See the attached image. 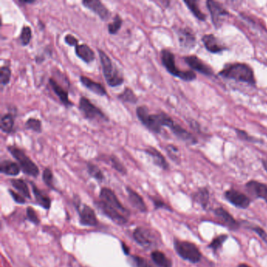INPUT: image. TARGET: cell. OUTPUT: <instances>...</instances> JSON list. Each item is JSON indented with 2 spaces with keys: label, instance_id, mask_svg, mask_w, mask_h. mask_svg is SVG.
<instances>
[{
  "label": "cell",
  "instance_id": "6da1fadb",
  "mask_svg": "<svg viewBox=\"0 0 267 267\" xmlns=\"http://www.w3.org/2000/svg\"><path fill=\"white\" fill-rule=\"evenodd\" d=\"M136 114L138 119L147 129L155 134H160L163 127L171 128L175 121L166 113L150 114L149 109L147 106L141 105L136 109Z\"/></svg>",
  "mask_w": 267,
  "mask_h": 267
},
{
  "label": "cell",
  "instance_id": "7a4b0ae2",
  "mask_svg": "<svg viewBox=\"0 0 267 267\" xmlns=\"http://www.w3.org/2000/svg\"><path fill=\"white\" fill-rule=\"evenodd\" d=\"M219 75L226 79H233L237 82L255 85L254 72L251 67L243 63L229 64L219 72Z\"/></svg>",
  "mask_w": 267,
  "mask_h": 267
},
{
  "label": "cell",
  "instance_id": "3957f363",
  "mask_svg": "<svg viewBox=\"0 0 267 267\" xmlns=\"http://www.w3.org/2000/svg\"><path fill=\"white\" fill-rule=\"evenodd\" d=\"M99 57H100V64L102 71L106 82L110 87L115 88L121 86L125 79L122 76L118 68L114 65L110 57L106 54L103 50H97Z\"/></svg>",
  "mask_w": 267,
  "mask_h": 267
},
{
  "label": "cell",
  "instance_id": "277c9868",
  "mask_svg": "<svg viewBox=\"0 0 267 267\" xmlns=\"http://www.w3.org/2000/svg\"><path fill=\"white\" fill-rule=\"evenodd\" d=\"M7 149L11 156L18 162L25 174L35 178L40 175V169L37 165L28 156L24 150L15 145H8Z\"/></svg>",
  "mask_w": 267,
  "mask_h": 267
},
{
  "label": "cell",
  "instance_id": "5b68a950",
  "mask_svg": "<svg viewBox=\"0 0 267 267\" xmlns=\"http://www.w3.org/2000/svg\"><path fill=\"white\" fill-rule=\"evenodd\" d=\"M161 61L162 65L166 68L168 72L173 76L177 77L182 80L190 81L196 79V75L192 71H180L177 67L175 55L171 51L167 49H163L161 51Z\"/></svg>",
  "mask_w": 267,
  "mask_h": 267
},
{
  "label": "cell",
  "instance_id": "8992f818",
  "mask_svg": "<svg viewBox=\"0 0 267 267\" xmlns=\"http://www.w3.org/2000/svg\"><path fill=\"white\" fill-rule=\"evenodd\" d=\"M173 245L177 255L187 262L193 264L198 263L202 258L199 247L194 243L175 238Z\"/></svg>",
  "mask_w": 267,
  "mask_h": 267
},
{
  "label": "cell",
  "instance_id": "52a82bcc",
  "mask_svg": "<svg viewBox=\"0 0 267 267\" xmlns=\"http://www.w3.org/2000/svg\"><path fill=\"white\" fill-rule=\"evenodd\" d=\"M132 236L136 242L145 249H152L157 247L161 241L160 237L157 235V232L142 226L137 228Z\"/></svg>",
  "mask_w": 267,
  "mask_h": 267
},
{
  "label": "cell",
  "instance_id": "ba28073f",
  "mask_svg": "<svg viewBox=\"0 0 267 267\" xmlns=\"http://www.w3.org/2000/svg\"><path fill=\"white\" fill-rule=\"evenodd\" d=\"M79 110L84 118L89 121H108V117L101 109L92 103L86 96H81L79 100Z\"/></svg>",
  "mask_w": 267,
  "mask_h": 267
},
{
  "label": "cell",
  "instance_id": "9c48e42d",
  "mask_svg": "<svg viewBox=\"0 0 267 267\" xmlns=\"http://www.w3.org/2000/svg\"><path fill=\"white\" fill-rule=\"evenodd\" d=\"M223 196L229 203L239 209H247L251 205V198L244 193L234 189H230L225 191Z\"/></svg>",
  "mask_w": 267,
  "mask_h": 267
},
{
  "label": "cell",
  "instance_id": "30bf717a",
  "mask_svg": "<svg viewBox=\"0 0 267 267\" xmlns=\"http://www.w3.org/2000/svg\"><path fill=\"white\" fill-rule=\"evenodd\" d=\"M100 200L103 201V203L108 206L111 207L115 210L125 215L127 217L129 216V212L127 210L125 207L123 206L122 204L120 202L119 200L118 199L116 194H114V191L111 189L107 188V187H103L100 190Z\"/></svg>",
  "mask_w": 267,
  "mask_h": 267
},
{
  "label": "cell",
  "instance_id": "8fae6325",
  "mask_svg": "<svg viewBox=\"0 0 267 267\" xmlns=\"http://www.w3.org/2000/svg\"><path fill=\"white\" fill-rule=\"evenodd\" d=\"M214 215L217 218L221 224L227 227L231 231H237L241 226V223L234 219L230 212L223 207H219L214 210Z\"/></svg>",
  "mask_w": 267,
  "mask_h": 267
},
{
  "label": "cell",
  "instance_id": "7c38bea8",
  "mask_svg": "<svg viewBox=\"0 0 267 267\" xmlns=\"http://www.w3.org/2000/svg\"><path fill=\"white\" fill-rule=\"evenodd\" d=\"M82 4L84 8L94 13L103 22H106L110 18V11L100 0H83Z\"/></svg>",
  "mask_w": 267,
  "mask_h": 267
},
{
  "label": "cell",
  "instance_id": "4fadbf2b",
  "mask_svg": "<svg viewBox=\"0 0 267 267\" xmlns=\"http://www.w3.org/2000/svg\"><path fill=\"white\" fill-rule=\"evenodd\" d=\"M49 85L64 107H67V108L73 107L74 103L70 100L69 96H68L69 93H68V88L61 86L58 81L53 77L49 79Z\"/></svg>",
  "mask_w": 267,
  "mask_h": 267
},
{
  "label": "cell",
  "instance_id": "5bb4252c",
  "mask_svg": "<svg viewBox=\"0 0 267 267\" xmlns=\"http://www.w3.org/2000/svg\"><path fill=\"white\" fill-rule=\"evenodd\" d=\"M96 205L107 217L114 222L116 224L125 225L128 222V217H127L125 215H123L122 213L118 212V211L115 210L111 207L106 205L105 203H103V201H100V200L96 202Z\"/></svg>",
  "mask_w": 267,
  "mask_h": 267
},
{
  "label": "cell",
  "instance_id": "9a60e30c",
  "mask_svg": "<svg viewBox=\"0 0 267 267\" xmlns=\"http://www.w3.org/2000/svg\"><path fill=\"white\" fill-rule=\"evenodd\" d=\"M246 191L257 199H262L267 204V185L266 184L256 181L250 180L245 184Z\"/></svg>",
  "mask_w": 267,
  "mask_h": 267
},
{
  "label": "cell",
  "instance_id": "2e32d148",
  "mask_svg": "<svg viewBox=\"0 0 267 267\" xmlns=\"http://www.w3.org/2000/svg\"><path fill=\"white\" fill-rule=\"evenodd\" d=\"M207 7H208V11H210L214 25H216V28L220 27L223 22L222 19L228 16L229 13L219 3L212 1V0H208L207 2Z\"/></svg>",
  "mask_w": 267,
  "mask_h": 267
},
{
  "label": "cell",
  "instance_id": "e0dca14e",
  "mask_svg": "<svg viewBox=\"0 0 267 267\" xmlns=\"http://www.w3.org/2000/svg\"><path fill=\"white\" fill-rule=\"evenodd\" d=\"M79 213V222L82 226H96L98 224V219L93 208L86 205H82L78 208Z\"/></svg>",
  "mask_w": 267,
  "mask_h": 267
},
{
  "label": "cell",
  "instance_id": "ac0fdd59",
  "mask_svg": "<svg viewBox=\"0 0 267 267\" xmlns=\"http://www.w3.org/2000/svg\"><path fill=\"white\" fill-rule=\"evenodd\" d=\"M184 60L190 68L198 71L200 73L205 75H212L213 74L212 68L208 66L196 56H187L184 57Z\"/></svg>",
  "mask_w": 267,
  "mask_h": 267
},
{
  "label": "cell",
  "instance_id": "d6986e66",
  "mask_svg": "<svg viewBox=\"0 0 267 267\" xmlns=\"http://www.w3.org/2000/svg\"><path fill=\"white\" fill-rule=\"evenodd\" d=\"M79 81H80L81 84L84 87L92 92V93H94V94L99 96H107V90H106L105 87L101 83L95 82L89 77L85 76V75H80Z\"/></svg>",
  "mask_w": 267,
  "mask_h": 267
},
{
  "label": "cell",
  "instance_id": "ffe728a7",
  "mask_svg": "<svg viewBox=\"0 0 267 267\" xmlns=\"http://www.w3.org/2000/svg\"><path fill=\"white\" fill-rule=\"evenodd\" d=\"M143 152L152 158V162L155 166L163 169V170H168L169 169V165L166 161V158L159 152V150L156 149L154 147L149 146L145 148V150H143Z\"/></svg>",
  "mask_w": 267,
  "mask_h": 267
},
{
  "label": "cell",
  "instance_id": "44dd1931",
  "mask_svg": "<svg viewBox=\"0 0 267 267\" xmlns=\"http://www.w3.org/2000/svg\"><path fill=\"white\" fill-rule=\"evenodd\" d=\"M177 35H178L179 43L183 48L190 50L195 46L196 40L191 29L187 28L180 29L177 31Z\"/></svg>",
  "mask_w": 267,
  "mask_h": 267
},
{
  "label": "cell",
  "instance_id": "7402d4cb",
  "mask_svg": "<svg viewBox=\"0 0 267 267\" xmlns=\"http://www.w3.org/2000/svg\"><path fill=\"white\" fill-rule=\"evenodd\" d=\"M75 54L78 58L87 64H91L96 60L94 51L86 43L77 45L75 47Z\"/></svg>",
  "mask_w": 267,
  "mask_h": 267
},
{
  "label": "cell",
  "instance_id": "603a6c76",
  "mask_svg": "<svg viewBox=\"0 0 267 267\" xmlns=\"http://www.w3.org/2000/svg\"><path fill=\"white\" fill-rule=\"evenodd\" d=\"M191 198L194 203L198 204L202 209L205 210L210 201V193L207 187H201L191 195Z\"/></svg>",
  "mask_w": 267,
  "mask_h": 267
},
{
  "label": "cell",
  "instance_id": "cb8c5ba5",
  "mask_svg": "<svg viewBox=\"0 0 267 267\" xmlns=\"http://www.w3.org/2000/svg\"><path fill=\"white\" fill-rule=\"evenodd\" d=\"M170 129L172 130V132L174 134L176 137H177L178 139L181 140V141H184V142L187 143L188 145H195L198 141L195 139L194 136L192 134H190L188 131L185 129V128H183V127L180 126V125L175 123L174 125H173Z\"/></svg>",
  "mask_w": 267,
  "mask_h": 267
},
{
  "label": "cell",
  "instance_id": "d4e9b609",
  "mask_svg": "<svg viewBox=\"0 0 267 267\" xmlns=\"http://www.w3.org/2000/svg\"><path fill=\"white\" fill-rule=\"evenodd\" d=\"M126 191L128 193V200H129L130 203L132 204V206L137 208L140 212H146L148 211V207L143 200L142 197L131 187H126Z\"/></svg>",
  "mask_w": 267,
  "mask_h": 267
},
{
  "label": "cell",
  "instance_id": "484cf974",
  "mask_svg": "<svg viewBox=\"0 0 267 267\" xmlns=\"http://www.w3.org/2000/svg\"><path fill=\"white\" fill-rule=\"evenodd\" d=\"M21 167L18 163L11 160H4L0 163V172L3 174L16 177L21 173Z\"/></svg>",
  "mask_w": 267,
  "mask_h": 267
},
{
  "label": "cell",
  "instance_id": "4316f807",
  "mask_svg": "<svg viewBox=\"0 0 267 267\" xmlns=\"http://www.w3.org/2000/svg\"><path fill=\"white\" fill-rule=\"evenodd\" d=\"M32 187V192L34 194L35 198H36V202L38 205L44 208L45 209L49 210L51 206V200L47 196V194H45L43 191H42L40 188L36 187L34 183L31 182Z\"/></svg>",
  "mask_w": 267,
  "mask_h": 267
},
{
  "label": "cell",
  "instance_id": "83f0119b",
  "mask_svg": "<svg viewBox=\"0 0 267 267\" xmlns=\"http://www.w3.org/2000/svg\"><path fill=\"white\" fill-rule=\"evenodd\" d=\"M202 42L205 45V48L213 54L219 53L224 50L223 46L219 43L216 36L213 35H205L202 38Z\"/></svg>",
  "mask_w": 267,
  "mask_h": 267
},
{
  "label": "cell",
  "instance_id": "f1b7e54d",
  "mask_svg": "<svg viewBox=\"0 0 267 267\" xmlns=\"http://www.w3.org/2000/svg\"><path fill=\"white\" fill-rule=\"evenodd\" d=\"M15 117L12 113H8L2 116L0 120V129L4 134H11L15 128Z\"/></svg>",
  "mask_w": 267,
  "mask_h": 267
},
{
  "label": "cell",
  "instance_id": "f546056e",
  "mask_svg": "<svg viewBox=\"0 0 267 267\" xmlns=\"http://www.w3.org/2000/svg\"><path fill=\"white\" fill-rule=\"evenodd\" d=\"M152 261L159 267H173V262L166 254L159 250H155L151 254Z\"/></svg>",
  "mask_w": 267,
  "mask_h": 267
},
{
  "label": "cell",
  "instance_id": "4dcf8cb0",
  "mask_svg": "<svg viewBox=\"0 0 267 267\" xmlns=\"http://www.w3.org/2000/svg\"><path fill=\"white\" fill-rule=\"evenodd\" d=\"M117 98L123 103L137 104L138 103V96L131 88L125 87L121 93L117 95Z\"/></svg>",
  "mask_w": 267,
  "mask_h": 267
},
{
  "label": "cell",
  "instance_id": "1f68e13d",
  "mask_svg": "<svg viewBox=\"0 0 267 267\" xmlns=\"http://www.w3.org/2000/svg\"><path fill=\"white\" fill-rule=\"evenodd\" d=\"M11 183L13 187L16 189L17 191L20 192L25 198H31L29 186L25 180L22 179H13L11 180Z\"/></svg>",
  "mask_w": 267,
  "mask_h": 267
},
{
  "label": "cell",
  "instance_id": "d6a6232c",
  "mask_svg": "<svg viewBox=\"0 0 267 267\" xmlns=\"http://www.w3.org/2000/svg\"><path fill=\"white\" fill-rule=\"evenodd\" d=\"M86 166H87L88 174L91 177H93V178L99 182H102L104 180L105 177H104L103 172L101 171V169L98 166L93 164L92 162H87Z\"/></svg>",
  "mask_w": 267,
  "mask_h": 267
},
{
  "label": "cell",
  "instance_id": "836d02e7",
  "mask_svg": "<svg viewBox=\"0 0 267 267\" xmlns=\"http://www.w3.org/2000/svg\"><path fill=\"white\" fill-rule=\"evenodd\" d=\"M25 128L28 130H32L36 134H42L43 132V123L39 118H28L25 121Z\"/></svg>",
  "mask_w": 267,
  "mask_h": 267
},
{
  "label": "cell",
  "instance_id": "e575fe53",
  "mask_svg": "<svg viewBox=\"0 0 267 267\" xmlns=\"http://www.w3.org/2000/svg\"><path fill=\"white\" fill-rule=\"evenodd\" d=\"M184 4L187 5L188 9L193 13V15L196 17L198 19L201 21L205 20L206 17H205L203 13L201 12L197 1H195V0H185Z\"/></svg>",
  "mask_w": 267,
  "mask_h": 267
},
{
  "label": "cell",
  "instance_id": "d590c367",
  "mask_svg": "<svg viewBox=\"0 0 267 267\" xmlns=\"http://www.w3.org/2000/svg\"><path fill=\"white\" fill-rule=\"evenodd\" d=\"M112 22L108 24L107 25V32H108L110 35H117L121 29V26H122L123 20L121 17L118 14L114 15V18H113Z\"/></svg>",
  "mask_w": 267,
  "mask_h": 267
},
{
  "label": "cell",
  "instance_id": "8d00e7d4",
  "mask_svg": "<svg viewBox=\"0 0 267 267\" xmlns=\"http://www.w3.org/2000/svg\"><path fill=\"white\" fill-rule=\"evenodd\" d=\"M229 238V236L226 233L224 234H219L217 237H215L213 240H212V242L208 244V248H210L211 250L216 253L221 247H223L224 243L226 242L227 239Z\"/></svg>",
  "mask_w": 267,
  "mask_h": 267
},
{
  "label": "cell",
  "instance_id": "74e56055",
  "mask_svg": "<svg viewBox=\"0 0 267 267\" xmlns=\"http://www.w3.org/2000/svg\"><path fill=\"white\" fill-rule=\"evenodd\" d=\"M32 29L29 26L25 25V26L22 27L20 36H19V40H20V43L22 47H27V46H29V43L32 41Z\"/></svg>",
  "mask_w": 267,
  "mask_h": 267
},
{
  "label": "cell",
  "instance_id": "f35d334b",
  "mask_svg": "<svg viewBox=\"0 0 267 267\" xmlns=\"http://www.w3.org/2000/svg\"><path fill=\"white\" fill-rule=\"evenodd\" d=\"M109 161H110L111 167L118 172V173H121L123 176L127 174V169L124 165L122 164V162L119 160L116 155H111L109 158Z\"/></svg>",
  "mask_w": 267,
  "mask_h": 267
},
{
  "label": "cell",
  "instance_id": "ab89813d",
  "mask_svg": "<svg viewBox=\"0 0 267 267\" xmlns=\"http://www.w3.org/2000/svg\"><path fill=\"white\" fill-rule=\"evenodd\" d=\"M11 75H12V71L9 66H2L0 68V83L2 88L8 86L11 82Z\"/></svg>",
  "mask_w": 267,
  "mask_h": 267
},
{
  "label": "cell",
  "instance_id": "60d3db41",
  "mask_svg": "<svg viewBox=\"0 0 267 267\" xmlns=\"http://www.w3.org/2000/svg\"><path fill=\"white\" fill-rule=\"evenodd\" d=\"M245 227L251 231L255 232L257 235L263 240L265 244H267V232L264 230L263 228L261 226H257V225L251 224V223H245Z\"/></svg>",
  "mask_w": 267,
  "mask_h": 267
},
{
  "label": "cell",
  "instance_id": "b9f144b4",
  "mask_svg": "<svg viewBox=\"0 0 267 267\" xmlns=\"http://www.w3.org/2000/svg\"><path fill=\"white\" fill-rule=\"evenodd\" d=\"M131 258L134 267H159L156 264L150 262L147 258H143L139 255H132Z\"/></svg>",
  "mask_w": 267,
  "mask_h": 267
},
{
  "label": "cell",
  "instance_id": "7bdbcfd3",
  "mask_svg": "<svg viewBox=\"0 0 267 267\" xmlns=\"http://www.w3.org/2000/svg\"><path fill=\"white\" fill-rule=\"evenodd\" d=\"M54 174H53L51 169L50 168H46L43 170V180L45 184L52 190H56L55 187H54Z\"/></svg>",
  "mask_w": 267,
  "mask_h": 267
},
{
  "label": "cell",
  "instance_id": "ee69618b",
  "mask_svg": "<svg viewBox=\"0 0 267 267\" xmlns=\"http://www.w3.org/2000/svg\"><path fill=\"white\" fill-rule=\"evenodd\" d=\"M166 152L172 160L174 161L175 162H177V163L180 162V152H179V149L177 147L173 145H168L166 147Z\"/></svg>",
  "mask_w": 267,
  "mask_h": 267
},
{
  "label": "cell",
  "instance_id": "f6af8a7d",
  "mask_svg": "<svg viewBox=\"0 0 267 267\" xmlns=\"http://www.w3.org/2000/svg\"><path fill=\"white\" fill-rule=\"evenodd\" d=\"M26 215H27V219L30 222H32V223L38 225L40 223L37 213H36L34 208H32V207H28L27 210H26Z\"/></svg>",
  "mask_w": 267,
  "mask_h": 267
},
{
  "label": "cell",
  "instance_id": "bcb514c9",
  "mask_svg": "<svg viewBox=\"0 0 267 267\" xmlns=\"http://www.w3.org/2000/svg\"><path fill=\"white\" fill-rule=\"evenodd\" d=\"M64 41L69 47H75L77 45H79V40L73 35L71 34L65 35L64 38Z\"/></svg>",
  "mask_w": 267,
  "mask_h": 267
},
{
  "label": "cell",
  "instance_id": "7dc6e473",
  "mask_svg": "<svg viewBox=\"0 0 267 267\" xmlns=\"http://www.w3.org/2000/svg\"><path fill=\"white\" fill-rule=\"evenodd\" d=\"M9 192L13 199L15 200V202L21 204V205H23V204L25 203V197H22V195L15 192V191H12V190H9Z\"/></svg>",
  "mask_w": 267,
  "mask_h": 267
},
{
  "label": "cell",
  "instance_id": "c3c4849f",
  "mask_svg": "<svg viewBox=\"0 0 267 267\" xmlns=\"http://www.w3.org/2000/svg\"><path fill=\"white\" fill-rule=\"evenodd\" d=\"M154 205L156 208H166V209H170L169 206L165 203L164 201L162 200L153 199Z\"/></svg>",
  "mask_w": 267,
  "mask_h": 267
},
{
  "label": "cell",
  "instance_id": "681fc988",
  "mask_svg": "<svg viewBox=\"0 0 267 267\" xmlns=\"http://www.w3.org/2000/svg\"><path fill=\"white\" fill-rule=\"evenodd\" d=\"M46 56H45V54H40V55H36V57H35V61H36V64H42V63L43 62V61L46 60Z\"/></svg>",
  "mask_w": 267,
  "mask_h": 267
},
{
  "label": "cell",
  "instance_id": "f907efd6",
  "mask_svg": "<svg viewBox=\"0 0 267 267\" xmlns=\"http://www.w3.org/2000/svg\"><path fill=\"white\" fill-rule=\"evenodd\" d=\"M19 4L22 5H32L36 3V0H18Z\"/></svg>",
  "mask_w": 267,
  "mask_h": 267
},
{
  "label": "cell",
  "instance_id": "816d5d0a",
  "mask_svg": "<svg viewBox=\"0 0 267 267\" xmlns=\"http://www.w3.org/2000/svg\"><path fill=\"white\" fill-rule=\"evenodd\" d=\"M121 247H122V250L124 253H125V255H128L129 254V248L127 247L126 244H124V243H121Z\"/></svg>",
  "mask_w": 267,
  "mask_h": 267
},
{
  "label": "cell",
  "instance_id": "f5cc1de1",
  "mask_svg": "<svg viewBox=\"0 0 267 267\" xmlns=\"http://www.w3.org/2000/svg\"><path fill=\"white\" fill-rule=\"evenodd\" d=\"M38 25H39V27H40V30L43 31V29H45V24L43 23L42 21H39V23H38Z\"/></svg>",
  "mask_w": 267,
  "mask_h": 267
},
{
  "label": "cell",
  "instance_id": "db71d44e",
  "mask_svg": "<svg viewBox=\"0 0 267 267\" xmlns=\"http://www.w3.org/2000/svg\"><path fill=\"white\" fill-rule=\"evenodd\" d=\"M262 165H263V167L265 169V171L267 172V160L262 161Z\"/></svg>",
  "mask_w": 267,
  "mask_h": 267
},
{
  "label": "cell",
  "instance_id": "11a10c76",
  "mask_svg": "<svg viewBox=\"0 0 267 267\" xmlns=\"http://www.w3.org/2000/svg\"><path fill=\"white\" fill-rule=\"evenodd\" d=\"M237 267H251L249 265H247V264L246 263H240L238 265H237Z\"/></svg>",
  "mask_w": 267,
  "mask_h": 267
}]
</instances>
